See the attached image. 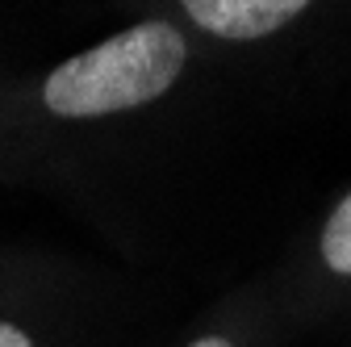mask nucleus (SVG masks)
Here are the masks:
<instances>
[{
    "label": "nucleus",
    "mask_w": 351,
    "mask_h": 347,
    "mask_svg": "<svg viewBox=\"0 0 351 347\" xmlns=\"http://www.w3.org/2000/svg\"><path fill=\"white\" fill-rule=\"evenodd\" d=\"M184 347H234L226 335H201V339H193V343H184Z\"/></svg>",
    "instance_id": "39448f33"
},
{
    "label": "nucleus",
    "mask_w": 351,
    "mask_h": 347,
    "mask_svg": "<svg viewBox=\"0 0 351 347\" xmlns=\"http://www.w3.org/2000/svg\"><path fill=\"white\" fill-rule=\"evenodd\" d=\"M180 17L213 42H263L314 9V0H176Z\"/></svg>",
    "instance_id": "f03ea898"
},
{
    "label": "nucleus",
    "mask_w": 351,
    "mask_h": 347,
    "mask_svg": "<svg viewBox=\"0 0 351 347\" xmlns=\"http://www.w3.org/2000/svg\"><path fill=\"white\" fill-rule=\"evenodd\" d=\"M193 63V38L171 17H143L42 71L34 105L47 121L88 125L143 113L180 88Z\"/></svg>",
    "instance_id": "f257e3e1"
},
{
    "label": "nucleus",
    "mask_w": 351,
    "mask_h": 347,
    "mask_svg": "<svg viewBox=\"0 0 351 347\" xmlns=\"http://www.w3.org/2000/svg\"><path fill=\"white\" fill-rule=\"evenodd\" d=\"M0 347H42V339L17 314H5L0 318Z\"/></svg>",
    "instance_id": "20e7f679"
},
{
    "label": "nucleus",
    "mask_w": 351,
    "mask_h": 347,
    "mask_svg": "<svg viewBox=\"0 0 351 347\" xmlns=\"http://www.w3.org/2000/svg\"><path fill=\"white\" fill-rule=\"evenodd\" d=\"M318 259H322V268L330 276L351 280V189L326 213L322 235H318Z\"/></svg>",
    "instance_id": "7ed1b4c3"
}]
</instances>
